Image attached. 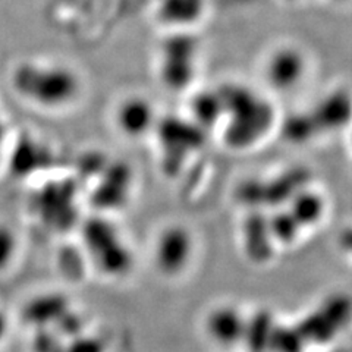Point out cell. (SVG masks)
Listing matches in <instances>:
<instances>
[{"mask_svg":"<svg viewBox=\"0 0 352 352\" xmlns=\"http://www.w3.org/2000/svg\"><path fill=\"white\" fill-rule=\"evenodd\" d=\"M194 251L192 236L181 226L168 228L160 234L154 257L157 267L166 274H178L190 263Z\"/></svg>","mask_w":352,"mask_h":352,"instance_id":"1","label":"cell"},{"mask_svg":"<svg viewBox=\"0 0 352 352\" xmlns=\"http://www.w3.org/2000/svg\"><path fill=\"white\" fill-rule=\"evenodd\" d=\"M307 72V60L298 49L283 46L272 53L266 62V78L278 90H291Z\"/></svg>","mask_w":352,"mask_h":352,"instance_id":"2","label":"cell"},{"mask_svg":"<svg viewBox=\"0 0 352 352\" xmlns=\"http://www.w3.org/2000/svg\"><path fill=\"white\" fill-rule=\"evenodd\" d=\"M247 317L230 305L217 307L206 318V332L220 346L242 344Z\"/></svg>","mask_w":352,"mask_h":352,"instance_id":"3","label":"cell"},{"mask_svg":"<svg viewBox=\"0 0 352 352\" xmlns=\"http://www.w3.org/2000/svg\"><path fill=\"white\" fill-rule=\"evenodd\" d=\"M15 252V238L8 229L0 228V269L8 266Z\"/></svg>","mask_w":352,"mask_h":352,"instance_id":"4","label":"cell"},{"mask_svg":"<svg viewBox=\"0 0 352 352\" xmlns=\"http://www.w3.org/2000/svg\"><path fill=\"white\" fill-rule=\"evenodd\" d=\"M338 245H339V250L342 251L345 256L352 257V225L345 228L342 232L339 234Z\"/></svg>","mask_w":352,"mask_h":352,"instance_id":"5","label":"cell"},{"mask_svg":"<svg viewBox=\"0 0 352 352\" xmlns=\"http://www.w3.org/2000/svg\"><path fill=\"white\" fill-rule=\"evenodd\" d=\"M8 333V318L5 316V313L0 311V344H2V340L5 339Z\"/></svg>","mask_w":352,"mask_h":352,"instance_id":"6","label":"cell"}]
</instances>
